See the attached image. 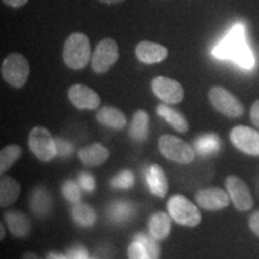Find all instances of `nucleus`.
I'll list each match as a JSON object with an SVG mask.
<instances>
[{
    "mask_svg": "<svg viewBox=\"0 0 259 259\" xmlns=\"http://www.w3.org/2000/svg\"><path fill=\"white\" fill-rule=\"evenodd\" d=\"M213 56L219 59H231L242 69H252L254 66V57L246 44L244 25L236 24L228 35L213 48Z\"/></svg>",
    "mask_w": 259,
    "mask_h": 259,
    "instance_id": "f257e3e1",
    "label": "nucleus"
},
{
    "mask_svg": "<svg viewBox=\"0 0 259 259\" xmlns=\"http://www.w3.org/2000/svg\"><path fill=\"white\" fill-rule=\"evenodd\" d=\"M92 58L89 38L83 32H73L64 44L63 59L67 67L82 70L88 65Z\"/></svg>",
    "mask_w": 259,
    "mask_h": 259,
    "instance_id": "f03ea898",
    "label": "nucleus"
},
{
    "mask_svg": "<svg viewBox=\"0 0 259 259\" xmlns=\"http://www.w3.org/2000/svg\"><path fill=\"white\" fill-rule=\"evenodd\" d=\"M170 218L177 223L186 227H196L202 221V213L199 209L186 197L176 194L167 204Z\"/></svg>",
    "mask_w": 259,
    "mask_h": 259,
    "instance_id": "7ed1b4c3",
    "label": "nucleus"
},
{
    "mask_svg": "<svg viewBox=\"0 0 259 259\" xmlns=\"http://www.w3.org/2000/svg\"><path fill=\"white\" fill-rule=\"evenodd\" d=\"M158 149L164 157L179 164H189L196 156V151L191 145L171 135L161 136L158 139Z\"/></svg>",
    "mask_w": 259,
    "mask_h": 259,
    "instance_id": "20e7f679",
    "label": "nucleus"
},
{
    "mask_svg": "<svg viewBox=\"0 0 259 259\" xmlns=\"http://www.w3.org/2000/svg\"><path fill=\"white\" fill-rule=\"evenodd\" d=\"M30 67L27 58L19 53H12L3 61L2 76L10 85L22 88L27 83Z\"/></svg>",
    "mask_w": 259,
    "mask_h": 259,
    "instance_id": "39448f33",
    "label": "nucleus"
},
{
    "mask_svg": "<svg viewBox=\"0 0 259 259\" xmlns=\"http://www.w3.org/2000/svg\"><path fill=\"white\" fill-rule=\"evenodd\" d=\"M28 144L32 154L38 160L48 162L57 156L56 139L44 126H36L31 130L29 134Z\"/></svg>",
    "mask_w": 259,
    "mask_h": 259,
    "instance_id": "423d86ee",
    "label": "nucleus"
},
{
    "mask_svg": "<svg viewBox=\"0 0 259 259\" xmlns=\"http://www.w3.org/2000/svg\"><path fill=\"white\" fill-rule=\"evenodd\" d=\"M209 99L213 108L229 118H238L244 114V106L235 95L222 87H212L209 92Z\"/></svg>",
    "mask_w": 259,
    "mask_h": 259,
    "instance_id": "0eeeda50",
    "label": "nucleus"
},
{
    "mask_svg": "<svg viewBox=\"0 0 259 259\" xmlns=\"http://www.w3.org/2000/svg\"><path fill=\"white\" fill-rule=\"evenodd\" d=\"M118 59V44L113 38H103L97 44L92 56V69L96 73H105Z\"/></svg>",
    "mask_w": 259,
    "mask_h": 259,
    "instance_id": "6e6552de",
    "label": "nucleus"
},
{
    "mask_svg": "<svg viewBox=\"0 0 259 259\" xmlns=\"http://www.w3.org/2000/svg\"><path fill=\"white\" fill-rule=\"evenodd\" d=\"M151 89L158 99L169 105H176L184 99V89L181 84L168 77H155L151 82Z\"/></svg>",
    "mask_w": 259,
    "mask_h": 259,
    "instance_id": "1a4fd4ad",
    "label": "nucleus"
},
{
    "mask_svg": "<svg viewBox=\"0 0 259 259\" xmlns=\"http://www.w3.org/2000/svg\"><path fill=\"white\" fill-rule=\"evenodd\" d=\"M231 141L236 149L242 153L259 156V134L247 126H236L231 131Z\"/></svg>",
    "mask_w": 259,
    "mask_h": 259,
    "instance_id": "9d476101",
    "label": "nucleus"
},
{
    "mask_svg": "<svg viewBox=\"0 0 259 259\" xmlns=\"http://www.w3.org/2000/svg\"><path fill=\"white\" fill-rule=\"evenodd\" d=\"M226 187L233 204L240 211H247L253 206L251 191L244 180L236 176H229L226 179Z\"/></svg>",
    "mask_w": 259,
    "mask_h": 259,
    "instance_id": "9b49d317",
    "label": "nucleus"
},
{
    "mask_svg": "<svg viewBox=\"0 0 259 259\" xmlns=\"http://www.w3.org/2000/svg\"><path fill=\"white\" fill-rule=\"evenodd\" d=\"M194 198L200 208L205 210H221L228 206L231 197L220 187H208L199 190Z\"/></svg>",
    "mask_w": 259,
    "mask_h": 259,
    "instance_id": "f8f14e48",
    "label": "nucleus"
},
{
    "mask_svg": "<svg viewBox=\"0 0 259 259\" xmlns=\"http://www.w3.org/2000/svg\"><path fill=\"white\" fill-rule=\"evenodd\" d=\"M69 99L72 105L78 109H93L99 108L101 99L96 92L83 84H74L69 89Z\"/></svg>",
    "mask_w": 259,
    "mask_h": 259,
    "instance_id": "ddd939ff",
    "label": "nucleus"
},
{
    "mask_svg": "<svg viewBox=\"0 0 259 259\" xmlns=\"http://www.w3.org/2000/svg\"><path fill=\"white\" fill-rule=\"evenodd\" d=\"M168 48L150 41H142L136 46V57L144 64H156L168 57Z\"/></svg>",
    "mask_w": 259,
    "mask_h": 259,
    "instance_id": "4468645a",
    "label": "nucleus"
},
{
    "mask_svg": "<svg viewBox=\"0 0 259 259\" xmlns=\"http://www.w3.org/2000/svg\"><path fill=\"white\" fill-rule=\"evenodd\" d=\"M78 157L83 164L88 167L101 166L109 157V150L100 143L90 144L78 151Z\"/></svg>",
    "mask_w": 259,
    "mask_h": 259,
    "instance_id": "2eb2a0df",
    "label": "nucleus"
},
{
    "mask_svg": "<svg viewBox=\"0 0 259 259\" xmlns=\"http://www.w3.org/2000/svg\"><path fill=\"white\" fill-rule=\"evenodd\" d=\"M147 183L150 192L154 196L160 197V198H164L169 189L168 185V179L166 177V173L158 164H153L149 168L147 174Z\"/></svg>",
    "mask_w": 259,
    "mask_h": 259,
    "instance_id": "dca6fc26",
    "label": "nucleus"
},
{
    "mask_svg": "<svg viewBox=\"0 0 259 259\" xmlns=\"http://www.w3.org/2000/svg\"><path fill=\"white\" fill-rule=\"evenodd\" d=\"M170 215L163 212V211H157L153 213L150 216L148 221V229L149 234L156 240H164L168 238V235L170 234L171 231V221H170Z\"/></svg>",
    "mask_w": 259,
    "mask_h": 259,
    "instance_id": "f3484780",
    "label": "nucleus"
},
{
    "mask_svg": "<svg viewBox=\"0 0 259 259\" xmlns=\"http://www.w3.org/2000/svg\"><path fill=\"white\" fill-rule=\"evenodd\" d=\"M52 197L46 187L37 186L30 197V209L38 218H46L52 211Z\"/></svg>",
    "mask_w": 259,
    "mask_h": 259,
    "instance_id": "a211bd4d",
    "label": "nucleus"
},
{
    "mask_svg": "<svg viewBox=\"0 0 259 259\" xmlns=\"http://www.w3.org/2000/svg\"><path fill=\"white\" fill-rule=\"evenodd\" d=\"M5 222L8 225L10 232L16 238H24L30 233L31 222L25 213L12 210L5 213Z\"/></svg>",
    "mask_w": 259,
    "mask_h": 259,
    "instance_id": "6ab92c4d",
    "label": "nucleus"
},
{
    "mask_svg": "<svg viewBox=\"0 0 259 259\" xmlns=\"http://www.w3.org/2000/svg\"><path fill=\"white\" fill-rule=\"evenodd\" d=\"M96 120L103 126L115 130H122L127 124L126 115L115 107H102L96 114Z\"/></svg>",
    "mask_w": 259,
    "mask_h": 259,
    "instance_id": "aec40b11",
    "label": "nucleus"
},
{
    "mask_svg": "<svg viewBox=\"0 0 259 259\" xmlns=\"http://www.w3.org/2000/svg\"><path fill=\"white\" fill-rule=\"evenodd\" d=\"M128 134L130 137L138 143L147 141L149 136V115L144 109H138L135 112Z\"/></svg>",
    "mask_w": 259,
    "mask_h": 259,
    "instance_id": "412c9836",
    "label": "nucleus"
},
{
    "mask_svg": "<svg viewBox=\"0 0 259 259\" xmlns=\"http://www.w3.org/2000/svg\"><path fill=\"white\" fill-rule=\"evenodd\" d=\"M156 113L157 115L163 118L168 124H170L171 127L177 130L178 132L185 134V132L189 131V122H187L185 116L168 105H163V103L158 105L156 107Z\"/></svg>",
    "mask_w": 259,
    "mask_h": 259,
    "instance_id": "4be33fe9",
    "label": "nucleus"
},
{
    "mask_svg": "<svg viewBox=\"0 0 259 259\" xmlns=\"http://www.w3.org/2000/svg\"><path fill=\"white\" fill-rule=\"evenodd\" d=\"M21 185L11 177H3L0 181V205L2 208L11 205L18 199Z\"/></svg>",
    "mask_w": 259,
    "mask_h": 259,
    "instance_id": "5701e85b",
    "label": "nucleus"
},
{
    "mask_svg": "<svg viewBox=\"0 0 259 259\" xmlns=\"http://www.w3.org/2000/svg\"><path fill=\"white\" fill-rule=\"evenodd\" d=\"M71 218L80 227H92L96 222V212L85 203H74L71 209Z\"/></svg>",
    "mask_w": 259,
    "mask_h": 259,
    "instance_id": "b1692460",
    "label": "nucleus"
},
{
    "mask_svg": "<svg viewBox=\"0 0 259 259\" xmlns=\"http://www.w3.org/2000/svg\"><path fill=\"white\" fill-rule=\"evenodd\" d=\"M194 149L197 154L200 156H208V155L218 153L220 149V138L218 135L208 134L200 136L198 139L194 141Z\"/></svg>",
    "mask_w": 259,
    "mask_h": 259,
    "instance_id": "393cba45",
    "label": "nucleus"
},
{
    "mask_svg": "<svg viewBox=\"0 0 259 259\" xmlns=\"http://www.w3.org/2000/svg\"><path fill=\"white\" fill-rule=\"evenodd\" d=\"M134 213V208L132 204L127 202H122V200H118V202L112 203L108 208V218L112 222L114 223H125L128 221L131 215Z\"/></svg>",
    "mask_w": 259,
    "mask_h": 259,
    "instance_id": "a878e982",
    "label": "nucleus"
},
{
    "mask_svg": "<svg viewBox=\"0 0 259 259\" xmlns=\"http://www.w3.org/2000/svg\"><path fill=\"white\" fill-rule=\"evenodd\" d=\"M21 155L22 148L17 144H11L3 148L0 153V173L4 174L6 170H9Z\"/></svg>",
    "mask_w": 259,
    "mask_h": 259,
    "instance_id": "bb28decb",
    "label": "nucleus"
},
{
    "mask_svg": "<svg viewBox=\"0 0 259 259\" xmlns=\"http://www.w3.org/2000/svg\"><path fill=\"white\" fill-rule=\"evenodd\" d=\"M61 193H63L64 198L69 200L70 203H78L82 197V187L76 181L66 180L61 185Z\"/></svg>",
    "mask_w": 259,
    "mask_h": 259,
    "instance_id": "cd10ccee",
    "label": "nucleus"
},
{
    "mask_svg": "<svg viewBox=\"0 0 259 259\" xmlns=\"http://www.w3.org/2000/svg\"><path fill=\"white\" fill-rule=\"evenodd\" d=\"M135 240L141 242V244L144 245V247L147 248V251L150 254L151 259H160L161 254V248L160 245H158V240L153 238L150 234H144V233H139L135 236Z\"/></svg>",
    "mask_w": 259,
    "mask_h": 259,
    "instance_id": "c85d7f7f",
    "label": "nucleus"
},
{
    "mask_svg": "<svg viewBox=\"0 0 259 259\" xmlns=\"http://www.w3.org/2000/svg\"><path fill=\"white\" fill-rule=\"evenodd\" d=\"M134 183H135V177L134 174H132V171L122 170L113 178L111 181V185L113 187H115V189L128 190L134 186Z\"/></svg>",
    "mask_w": 259,
    "mask_h": 259,
    "instance_id": "c756f323",
    "label": "nucleus"
},
{
    "mask_svg": "<svg viewBox=\"0 0 259 259\" xmlns=\"http://www.w3.org/2000/svg\"><path fill=\"white\" fill-rule=\"evenodd\" d=\"M128 259H151V257L143 244L134 240L128 246Z\"/></svg>",
    "mask_w": 259,
    "mask_h": 259,
    "instance_id": "7c9ffc66",
    "label": "nucleus"
},
{
    "mask_svg": "<svg viewBox=\"0 0 259 259\" xmlns=\"http://www.w3.org/2000/svg\"><path fill=\"white\" fill-rule=\"evenodd\" d=\"M78 184L79 186L82 187V190L87 191V192H93V191L95 190V179H94L92 174L85 173V171L79 173Z\"/></svg>",
    "mask_w": 259,
    "mask_h": 259,
    "instance_id": "2f4dec72",
    "label": "nucleus"
},
{
    "mask_svg": "<svg viewBox=\"0 0 259 259\" xmlns=\"http://www.w3.org/2000/svg\"><path fill=\"white\" fill-rule=\"evenodd\" d=\"M57 155H59L60 157H69L71 154L73 153V145L67 142L66 139L57 138Z\"/></svg>",
    "mask_w": 259,
    "mask_h": 259,
    "instance_id": "473e14b6",
    "label": "nucleus"
},
{
    "mask_svg": "<svg viewBox=\"0 0 259 259\" xmlns=\"http://www.w3.org/2000/svg\"><path fill=\"white\" fill-rule=\"evenodd\" d=\"M67 259H88V251L82 245H74L66 252Z\"/></svg>",
    "mask_w": 259,
    "mask_h": 259,
    "instance_id": "72a5a7b5",
    "label": "nucleus"
},
{
    "mask_svg": "<svg viewBox=\"0 0 259 259\" xmlns=\"http://www.w3.org/2000/svg\"><path fill=\"white\" fill-rule=\"evenodd\" d=\"M248 225H250L251 231L253 232L255 235L259 236V211L252 213L250 220H248Z\"/></svg>",
    "mask_w": 259,
    "mask_h": 259,
    "instance_id": "f704fd0d",
    "label": "nucleus"
},
{
    "mask_svg": "<svg viewBox=\"0 0 259 259\" xmlns=\"http://www.w3.org/2000/svg\"><path fill=\"white\" fill-rule=\"evenodd\" d=\"M251 120L253 122V125L259 127V100H257L251 107Z\"/></svg>",
    "mask_w": 259,
    "mask_h": 259,
    "instance_id": "c9c22d12",
    "label": "nucleus"
},
{
    "mask_svg": "<svg viewBox=\"0 0 259 259\" xmlns=\"http://www.w3.org/2000/svg\"><path fill=\"white\" fill-rule=\"evenodd\" d=\"M6 5L11 6V8H22L28 3V0H3Z\"/></svg>",
    "mask_w": 259,
    "mask_h": 259,
    "instance_id": "e433bc0d",
    "label": "nucleus"
},
{
    "mask_svg": "<svg viewBox=\"0 0 259 259\" xmlns=\"http://www.w3.org/2000/svg\"><path fill=\"white\" fill-rule=\"evenodd\" d=\"M46 259H67V258L65 254L57 253V252H50V253L47 254Z\"/></svg>",
    "mask_w": 259,
    "mask_h": 259,
    "instance_id": "4c0bfd02",
    "label": "nucleus"
},
{
    "mask_svg": "<svg viewBox=\"0 0 259 259\" xmlns=\"http://www.w3.org/2000/svg\"><path fill=\"white\" fill-rule=\"evenodd\" d=\"M23 259H42V258L40 255L32 253V252H27V253L23 255Z\"/></svg>",
    "mask_w": 259,
    "mask_h": 259,
    "instance_id": "58836bf2",
    "label": "nucleus"
},
{
    "mask_svg": "<svg viewBox=\"0 0 259 259\" xmlns=\"http://www.w3.org/2000/svg\"><path fill=\"white\" fill-rule=\"evenodd\" d=\"M101 3H105V4H120V3L124 2V0H100Z\"/></svg>",
    "mask_w": 259,
    "mask_h": 259,
    "instance_id": "ea45409f",
    "label": "nucleus"
},
{
    "mask_svg": "<svg viewBox=\"0 0 259 259\" xmlns=\"http://www.w3.org/2000/svg\"><path fill=\"white\" fill-rule=\"evenodd\" d=\"M0 229H2V234H0V239H2V240H3V239L5 238V229H4V225H3V223H2V225H0Z\"/></svg>",
    "mask_w": 259,
    "mask_h": 259,
    "instance_id": "a19ab883",
    "label": "nucleus"
}]
</instances>
